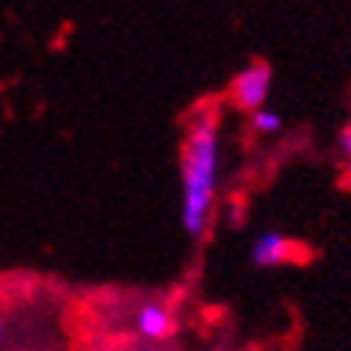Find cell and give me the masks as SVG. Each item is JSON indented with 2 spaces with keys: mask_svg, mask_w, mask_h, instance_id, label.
<instances>
[{
  "mask_svg": "<svg viewBox=\"0 0 351 351\" xmlns=\"http://www.w3.org/2000/svg\"><path fill=\"white\" fill-rule=\"evenodd\" d=\"M219 178V121L214 110H202L189 127L183 146V194L180 219L191 237L208 225Z\"/></svg>",
  "mask_w": 351,
  "mask_h": 351,
  "instance_id": "1",
  "label": "cell"
},
{
  "mask_svg": "<svg viewBox=\"0 0 351 351\" xmlns=\"http://www.w3.org/2000/svg\"><path fill=\"white\" fill-rule=\"evenodd\" d=\"M270 84H273V68L267 62H253L233 76L230 96L239 110L256 112L265 107V101L270 96Z\"/></svg>",
  "mask_w": 351,
  "mask_h": 351,
  "instance_id": "2",
  "label": "cell"
},
{
  "mask_svg": "<svg viewBox=\"0 0 351 351\" xmlns=\"http://www.w3.org/2000/svg\"><path fill=\"white\" fill-rule=\"evenodd\" d=\"M250 258L256 267H278V265H289V261H301L304 247L278 230H267L253 242Z\"/></svg>",
  "mask_w": 351,
  "mask_h": 351,
  "instance_id": "3",
  "label": "cell"
},
{
  "mask_svg": "<svg viewBox=\"0 0 351 351\" xmlns=\"http://www.w3.org/2000/svg\"><path fill=\"white\" fill-rule=\"evenodd\" d=\"M135 329L146 340H166V337H171L174 332H178V324H174V317L166 306L143 304L135 315Z\"/></svg>",
  "mask_w": 351,
  "mask_h": 351,
  "instance_id": "4",
  "label": "cell"
},
{
  "mask_svg": "<svg viewBox=\"0 0 351 351\" xmlns=\"http://www.w3.org/2000/svg\"><path fill=\"white\" fill-rule=\"evenodd\" d=\"M250 127L261 135H273L281 130V115L276 110H267V107H261L256 112H250Z\"/></svg>",
  "mask_w": 351,
  "mask_h": 351,
  "instance_id": "5",
  "label": "cell"
},
{
  "mask_svg": "<svg viewBox=\"0 0 351 351\" xmlns=\"http://www.w3.org/2000/svg\"><path fill=\"white\" fill-rule=\"evenodd\" d=\"M340 146H343V152L348 155V174H346V178H348V186H351V127L343 130V135H340Z\"/></svg>",
  "mask_w": 351,
  "mask_h": 351,
  "instance_id": "6",
  "label": "cell"
},
{
  "mask_svg": "<svg viewBox=\"0 0 351 351\" xmlns=\"http://www.w3.org/2000/svg\"><path fill=\"white\" fill-rule=\"evenodd\" d=\"M0 340H3V329H0Z\"/></svg>",
  "mask_w": 351,
  "mask_h": 351,
  "instance_id": "7",
  "label": "cell"
}]
</instances>
